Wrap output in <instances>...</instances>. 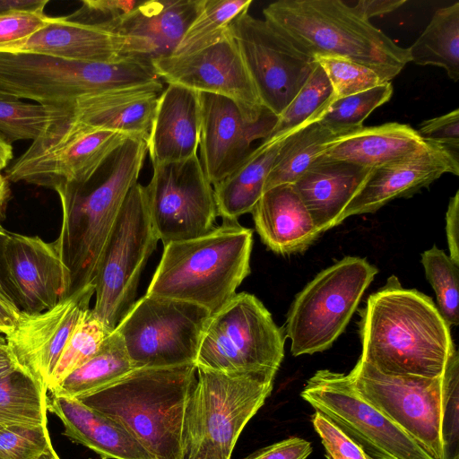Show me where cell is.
I'll use <instances>...</instances> for the list:
<instances>
[{
    "label": "cell",
    "mask_w": 459,
    "mask_h": 459,
    "mask_svg": "<svg viewBox=\"0 0 459 459\" xmlns=\"http://www.w3.org/2000/svg\"><path fill=\"white\" fill-rule=\"evenodd\" d=\"M359 359L383 374L439 377L455 350L433 300L405 289L394 275L371 294L360 312Z\"/></svg>",
    "instance_id": "cell-1"
},
{
    "label": "cell",
    "mask_w": 459,
    "mask_h": 459,
    "mask_svg": "<svg viewBox=\"0 0 459 459\" xmlns=\"http://www.w3.org/2000/svg\"><path fill=\"white\" fill-rule=\"evenodd\" d=\"M147 152L145 141L129 136L86 182L56 191L62 208L56 241L70 274L69 296L93 284L104 247L138 182Z\"/></svg>",
    "instance_id": "cell-2"
},
{
    "label": "cell",
    "mask_w": 459,
    "mask_h": 459,
    "mask_svg": "<svg viewBox=\"0 0 459 459\" xmlns=\"http://www.w3.org/2000/svg\"><path fill=\"white\" fill-rule=\"evenodd\" d=\"M195 363L135 368L91 394L75 398L122 424L153 459H185Z\"/></svg>",
    "instance_id": "cell-3"
},
{
    "label": "cell",
    "mask_w": 459,
    "mask_h": 459,
    "mask_svg": "<svg viewBox=\"0 0 459 459\" xmlns=\"http://www.w3.org/2000/svg\"><path fill=\"white\" fill-rule=\"evenodd\" d=\"M266 22L312 56L368 66L391 82L411 62L408 48L341 0H280L263 10Z\"/></svg>",
    "instance_id": "cell-4"
},
{
    "label": "cell",
    "mask_w": 459,
    "mask_h": 459,
    "mask_svg": "<svg viewBox=\"0 0 459 459\" xmlns=\"http://www.w3.org/2000/svg\"><path fill=\"white\" fill-rule=\"evenodd\" d=\"M253 230L223 220L208 233L164 246L146 294L190 302L211 314L250 273Z\"/></svg>",
    "instance_id": "cell-5"
},
{
    "label": "cell",
    "mask_w": 459,
    "mask_h": 459,
    "mask_svg": "<svg viewBox=\"0 0 459 459\" xmlns=\"http://www.w3.org/2000/svg\"><path fill=\"white\" fill-rule=\"evenodd\" d=\"M158 80L146 59L107 63L0 53V91L40 104L71 105L82 96Z\"/></svg>",
    "instance_id": "cell-6"
},
{
    "label": "cell",
    "mask_w": 459,
    "mask_h": 459,
    "mask_svg": "<svg viewBox=\"0 0 459 459\" xmlns=\"http://www.w3.org/2000/svg\"><path fill=\"white\" fill-rule=\"evenodd\" d=\"M275 375L197 368L186 419L185 459H230L243 429L270 396Z\"/></svg>",
    "instance_id": "cell-7"
},
{
    "label": "cell",
    "mask_w": 459,
    "mask_h": 459,
    "mask_svg": "<svg viewBox=\"0 0 459 459\" xmlns=\"http://www.w3.org/2000/svg\"><path fill=\"white\" fill-rule=\"evenodd\" d=\"M378 270L366 259L345 256L320 272L293 300L285 336L295 357L329 349L342 333Z\"/></svg>",
    "instance_id": "cell-8"
},
{
    "label": "cell",
    "mask_w": 459,
    "mask_h": 459,
    "mask_svg": "<svg viewBox=\"0 0 459 459\" xmlns=\"http://www.w3.org/2000/svg\"><path fill=\"white\" fill-rule=\"evenodd\" d=\"M284 328L274 323L253 294L236 293L212 314L204 330L195 365L226 372H277L284 357Z\"/></svg>",
    "instance_id": "cell-9"
},
{
    "label": "cell",
    "mask_w": 459,
    "mask_h": 459,
    "mask_svg": "<svg viewBox=\"0 0 459 459\" xmlns=\"http://www.w3.org/2000/svg\"><path fill=\"white\" fill-rule=\"evenodd\" d=\"M159 238L153 229L144 186L128 192L100 256L91 308L109 333L135 302L141 273Z\"/></svg>",
    "instance_id": "cell-10"
},
{
    "label": "cell",
    "mask_w": 459,
    "mask_h": 459,
    "mask_svg": "<svg viewBox=\"0 0 459 459\" xmlns=\"http://www.w3.org/2000/svg\"><path fill=\"white\" fill-rule=\"evenodd\" d=\"M211 315L190 302L145 294L135 300L115 331L135 368L195 364Z\"/></svg>",
    "instance_id": "cell-11"
},
{
    "label": "cell",
    "mask_w": 459,
    "mask_h": 459,
    "mask_svg": "<svg viewBox=\"0 0 459 459\" xmlns=\"http://www.w3.org/2000/svg\"><path fill=\"white\" fill-rule=\"evenodd\" d=\"M127 137L120 132L85 126L73 115L32 141L5 170V178L55 191L82 184Z\"/></svg>",
    "instance_id": "cell-12"
},
{
    "label": "cell",
    "mask_w": 459,
    "mask_h": 459,
    "mask_svg": "<svg viewBox=\"0 0 459 459\" xmlns=\"http://www.w3.org/2000/svg\"><path fill=\"white\" fill-rule=\"evenodd\" d=\"M300 396L373 459H433L413 438L370 404L350 374L317 370Z\"/></svg>",
    "instance_id": "cell-13"
},
{
    "label": "cell",
    "mask_w": 459,
    "mask_h": 459,
    "mask_svg": "<svg viewBox=\"0 0 459 459\" xmlns=\"http://www.w3.org/2000/svg\"><path fill=\"white\" fill-rule=\"evenodd\" d=\"M370 404L413 438L433 459H446L442 376H391L359 359L349 373Z\"/></svg>",
    "instance_id": "cell-14"
},
{
    "label": "cell",
    "mask_w": 459,
    "mask_h": 459,
    "mask_svg": "<svg viewBox=\"0 0 459 459\" xmlns=\"http://www.w3.org/2000/svg\"><path fill=\"white\" fill-rule=\"evenodd\" d=\"M230 31L262 105L279 117L311 75L316 59L248 11L232 21Z\"/></svg>",
    "instance_id": "cell-15"
},
{
    "label": "cell",
    "mask_w": 459,
    "mask_h": 459,
    "mask_svg": "<svg viewBox=\"0 0 459 459\" xmlns=\"http://www.w3.org/2000/svg\"><path fill=\"white\" fill-rule=\"evenodd\" d=\"M144 186L153 229L163 245L211 231L218 216L212 185L197 155L152 166Z\"/></svg>",
    "instance_id": "cell-16"
},
{
    "label": "cell",
    "mask_w": 459,
    "mask_h": 459,
    "mask_svg": "<svg viewBox=\"0 0 459 459\" xmlns=\"http://www.w3.org/2000/svg\"><path fill=\"white\" fill-rule=\"evenodd\" d=\"M167 83L233 100L249 121L261 119L268 111L259 99L236 40L229 32L219 41L186 56H169L152 61Z\"/></svg>",
    "instance_id": "cell-17"
},
{
    "label": "cell",
    "mask_w": 459,
    "mask_h": 459,
    "mask_svg": "<svg viewBox=\"0 0 459 459\" xmlns=\"http://www.w3.org/2000/svg\"><path fill=\"white\" fill-rule=\"evenodd\" d=\"M94 292V284H90L43 312L21 311L13 328L4 337L15 366L47 389L65 346L91 309Z\"/></svg>",
    "instance_id": "cell-18"
},
{
    "label": "cell",
    "mask_w": 459,
    "mask_h": 459,
    "mask_svg": "<svg viewBox=\"0 0 459 459\" xmlns=\"http://www.w3.org/2000/svg\"><path fill=\"white\" fill-rule=\"evenodd\" d=\"M2 272L21 311L43 312L69 297L70 274L56 240L9 232L2 252Z\"/></svg>",
    "instance_id": "cell-19"
},
{
    "label": "cell",
    "mask_w": 459,
    "mask_h": 459,
    "mask_svg": "<svg viewBox=\"0 0 459 459\" xmlns=\"http://www.w3.org/2000/svg\"><path fill=\"white\" fill-rule=\"evenodd\" d=\"M201 107L200 161L214 186L231 174L253 151L251 144L271 134L278 117L268 111L255 122L223 96L199 92Z\"/></svg>",
    "instance_id": "cell-20"
},
{
    "label": "cell",
    "mask_w": 459,
    "mask_h": 459,
    "mask_svg": "<svg viewBox=\"0 0 459 459\" xmlns=\"http://www.w3.org/2000/svg\"><path fill=\"white\" fill-rule=\"evenodd\" d=\"M0 53L90 62L114 63L130 58L152 61L146 41L74 22L67 16L51 17L30 37L0 46Z\"/></svg>",
    "instance_id": "cell-21"
},
{
    "label": "cell",
    "mask_w": 459,
    "mask_h": 459,
    "mask_svg": "<svg viewBox=\"0 0 459 459\" xmlns=\"http://www.w3.org/2000/svg\"><path fill=\"white\" fill-rule=\"evenodd\" d=\"M459 175V161L440 146L426 142L424 147L396 161L372 169L359 193L338 220L374 212L390 201L410 197L443 174Z\"/></svg>",
    "instance_id": "cell-22"
},
{
    "label": "cell",
    "mask_w": 459,
    "mask_h": 459,
    "mask_svg": "<svg viewBox=\"0 0 459 459\" xmlns=\"http://www.w3.org/2000/svg\"><path fill=\"white\" fill-rule=\"evenodd\" d=\"M163 90L158 80L82 96L74 101V115L85 126L120 132L148 143Z\"/></svg>",
    "instance_id": "cell-23"
},
{
    "label": "cell",
    "mask_w": 459,
    "mask_h": 459,
    "mask_svg": "<svg viewBox=\"0 0 459 459\" xmlns=\"http://www.w3.org/2000/svg\"><path fill=\"white\" fill-rule=\"evenodd\" d=\"M201 134L199 92L168 83L158 100L147 143L152 166L197 155Z\"/></svg>",
    "instance_id": "cell-24"
},
{
    "label": "cell",
    "mask_w": 459,
    "mask_h": 459,
    "mask_svg": "<svg viewBox=\"0 0 459 459\" xmlns=\"http://www.w3.org/2000/svg\"><path fill=\"white\" fill-rule=\"evenodd\" d=\"M372 169L320 156L293 184L316 230L338 225L344 209L359 193Z\"/></svg>",
    "instance_id": "cell-25"
},
{
    "label": "cell",
    "mask_w": 459,
    "mask_h": 459,
    "mask_svg": "<svg viewBox=\"0 0 459 459\" xmlns=\"http://www.w3.org/2000/svg\"><path fill=\"white\" fill-rule=\"evenodd\" d=\"M47 406L61 420L64 436L103 459H153L122 424L75 398L51 394Z\"/></svg>",
    "instance_id": "cell-26"
},
{
    "label": "cell",
    "mask_w": 459,
    "mask_h": 459,
    "mask_svg": "<svg viewBox=\"0 0 459 459\" xmlns=\"http://www.w3.org/2000/svg\"><path fill=\"white\" fill-rule=\"evenodd\" d=\"M252 214L263 243L277 254L301 252L321 234L291 184L264 191Z\"/></svg>",
    "instance_id": "cell-27"
},
{
    "label": "cell",
    "mask_w": 459,
    "mask_h": 459,
    "mask_svg": "<svg viewBox=\"0 0 459 459\" xmlns=\"http://www.w3.org/2000/svg\"><path fill=\"white\" fill-rule=\"evenodd\" d=\"M202 4L203 0L140 1L121 21L117 33L146 41L152 62L172 56Z\"/></svg>",
    "instance_id": "cell-28"
},
{
    "label": "cell",
    "mask_w": 459,
    "mask_h": 459,
    "mask_svg": "<svg viewBox=\"0 0 459 459\" xmlns=\"http://www.w3.org/2000/svg\"><path fill=\"white\" fill-rule=\"evenodd\" d=\"M425 144L411 126L390 122L363 126L330 145L322 156L375 169L403 159Z\"/></svg>",
    "instance_id": "cell-29"
},
{
    "label": "cell",
    "mask_w": 459,
    "mask_h": 459,
    "mask_svg": "<svg viewBox=\"0 0 459 459\" xmlns=\"http://www.w3.org/2000/svg\"><path fill=\"white\" fill-rule=\"evenodd\" d=\"M282 139L253 149L231 174L213 186L218 216L222 220L238 221L239 216L252 212L264 193Z\"/></svg>",
    "instance_id": "cell-30"
},
{
    "label": "cell",
    "mask_w": 459,
    "mask_h": 459,
    "mask_svg": "<svg viewBox=\"0 0 459 459\" xmlns=\"http://www.w3.org/2000/svg\"><path fill=\"white\" fill-rule=\"evenodd\" d=\"M321 114L283 137L264 192L275 186L293 184L330 145L355 133L333 129L320 120Z\"/></svg>",
    "instance_id": "cell-31"
},
{
    "label": "cell",
    "mask_w": 459,
    "mask_h": 459,
    "mask_svg": "<svg viewBox=\"0 0 459 459\" xmlns=\"http://www.w3.org/2000/svg\"><path fill=\"white\" fill-rule=\"evenodd\" d=\"M134 369L122 337L114 330L104 339L96 353L68 375L50 394L79 398L115 383Z\"/></svg>",
    "instance_id": "cell-32"
},
{
    "label": "cell",
    "mask_w": 459,
    "mask_h": 459,
    "mask_svg": "<svg viewBox=\"0 0 459 459\" xmlns=\"http://www.w3.org/2000/svg\"><path fill=\"white\" fill-rule=\"evenodd\" d=\"M411 62L443 68L459 79V2L437 10L422 33L407 48Z\"/></svg>",
    "instance_id": "cell-33"
},
{
    "label": "cell",
    "mask_w": 459,
    "mask_h": 459,
    "mask_svg": "<svg viewBox=\"0 0 459 459\" xmlns=\"http://www.w3.org/2000/svg\"><path fill=\"white\" fill-rule=\"evenodd\" d=\"M47 392L43 384L16 367L0 378V425L46 427Z\"/></svg>",
    "instance_id": "cell-34"
},
{
    "label": "cell",
    "mask_w": 459,
    "mask_h": 459,
    "mask_svg": "<svg viewBox=\"0 0 459 459\" xmlns=\"http://www.w3.org/2000/svg\"><path fill=\"white\" fill-rule=\"evenodd\" d=\"M74 104L29 103L0 99V136L9 144L18 140H37L54 126L74 115Z\"/></svg>",
    "instance_id": "cell-35"
},
{
    "label": "cell",
    "mask_w": 459,
    "mask_h": 459,
    "mask_svg": "<svg viewBox=\"0 0 459 459\" xmlns=\"http://www.w3.org/2000/svg\"><path fill=\"white\" fill-rule=\"evenodd\" d=\"M252 0H203L201 9L172 56H186L221 39L232 21L248 11Z\"/></svg>",
    "instance_id": "cell-36"
},
{
    "label": "cell",
    "mask_w": 459,
    "mask_h": 459,
    "mask_svg": "<svg viewBox=\"0 0 459 459\" xmlns=\"http://www.w3.org/2000/svg\"><path fill=\"white\" fill-rule=\"evenodd\" d=\"M334 99L332 85L316 63L311 75L278 117L271 134L261 143L278 141L320 115Z\"/></svg>",
    "instance_id": "cell-37"
},
{
    "label": "cell",
    "mask_w": 459,
    "mask_h": 459,
    "mask_svg": "<svg viewBox=\"0 0 459 459\" xmlns=\"http://www.w3.org/2000/svg\"><path fill=\"white\" fill-rule=\"evenodd\" d=\"M394 88L386 82L375 88L341 99H333L319 117L335 130L356 132L376 108L389 101Z\"/></svg>",
    "instance_id": "cell-38"
},
{
    "label": "cell",
    "mask_w": 459,
    "mask_h": 459,
    "mask_svg": "<svg viewBox=\"0 0 459 459\" xmlns=\"http://www.w3.org/2000/svg\"><path fill=\"white\" fill-rule=\"evenodd\" d=\"M426 277L435 290L437 309L449 326L459 324V265L436 246L421 255Z\"/></svg>",
    "instance_id": "cell-39"
},
{
    "label": "cell",
    "mask_w": 459,
    "mask_h": 459,
    "mask_svg": "<svg viewBox=\"0 0 459 459\" xmlns=\"http://www.w3.org/2000/svg\"><path fill=\"white\" fill-rule=\"evenodd\" d=\"M110 333L90 309L65 346L48 385L50 393L99 350Z\"/></svg>",
    "instance_id": "cell-40"
},
{
    "label": "cell",
    "mask_w": 459,
    "mask_h": 459,
    "mask_svg": "<svg viewBox=\"0 0 459 459\" xmlns=\"http://www.w3.org/2000/svg\"><path fill=\"white\" fill-rule=\"evenodd\" d=\"M325 73L334 99H341L381 85L386 81L372 68L338 56L315 57Z\"/></svg>",
    "instance_id": "cell-41"
},
{
    "label": "cell",
    "mask_w": 459,
    "mask_h": 459,
    "mask_svg": "<svg viewBox=\"0 0 459 459\" xmlns=\"http://www.w3.org/2000/svg\"><path fill=\"white\" fill-rule=\"evenodd\" d=\"M442 379L444 387L443 440L445 455L446 459H453L459 455V355L456 349L448 358Z\"/></svg>",
    "instance_id": "cell-42"
},
{
    "label": "cell",
    "mask_w": 459,
    "mask_h": 459,
    "mask_svg": "<svg viewBox=\"0 0 459 459\" xmlns=\"http://www.w3.org/2000/svg\"><path fill=\"white\" fill-rule=\"evenodd\" d=\"M52 446L46 427L0 425V459H38Z\"/></svg>",
    "instance_id": "cell-43"
},
{
    "label": "cell",
    "mask_w": 459,
    "mask_h": 459,
    "mask_svg": "<svg viewBox=\"0 0 459 459\" xmlns=\"http://www.w3.org/2000/svg\"><path fill=\"white\" fill-rule=\"evenodd\" d=\"M134 0H84L68 19L117 33L121 21L139 4Z\"/></svg>",
    "instance_id": "cell-44"
},
{
    "label": "cell",
    "mask_w": 459,
    "mask_h": 459,
    "mask_svg": "<svg viewBox=\"0 0 459 459\" xmlns=\"http://www.w3.org/2000/svg\"><path fill=\"white\" fill-rule=\"evenodd\" d=\"M46 4L0 13V46L24 39L47 24L51 17L44 12Z\"/></svg>",
    "instance_id": "cell-45"
},
{
    "label": "cell",
    "mask_w": 459,
    "mask_h": 459,
    "mask_svg": "<svg viewBox=\"0 0 459 459\" xmlns=\"http://www.w3.org/2000/svg\"><path fill=\"white\" fill-rule=\"evenodd\" d=\"M417 132L425 142L440 146L459 161V108L422 121Z\"/></svg>",
    "instance_id": "cell-46"
},
{
    "label": "cell",
    "mask_w": 459,
    "mask_h": 459,
    "mask_svg": "<svg viewBox=\"0 0 459 459\" xmlns=\"http://www.w3.org/2000/svg\"><path fill=\"white\" fill-rule=\"evenodd\" d=\"M311 422L325 449L327 459H366L362 449L322 413L315 411Z\"/></svg>",
    "instance_id": "cell-47"
},
{
    "label": "cell",
    "mask_w": 459,
    "mask_h": 459,
    "mask_svg": "<svg viewBox=\"0 0 459 459\" xmlns=\"http://www.w3.org/2000/svg\"><path fill=\"white\" fill-rule=\"evenodd\" d=\"M311 453L312 446L308 441L291 437L263 447L245 459H307Z\"/></svg>",
    "instance_id": "cell-48"
},
{
    "label": "cell",
    "mask_w": 459,
    "mask_h": 459,
    "mask_svg": "<svg viewBox=\"0 0 459 459\" xmlns=\"http://www.w3.org/2000/svg\"><path fill=\"white\" fill-rule=\"evenodd\" d=\"M459 191L450 198L446 213V232L449 249V257L459 265Z\"/></svg>",
    "instance_id": "cell-49"
},
{
    "label": "cell",
    "mask_w": 459,
    "mask_h": 459,
    "mask_svg": "<svg viewBox=\"0 0 459 459\" xmlns=\"http://www.w3.org/2000/svg\"><path fill=\"white\" fill-rule=\"evenodd\" d=\"M405 2V0H360L352 7L361 17L369 21L373 17L394 12Z\"/></svg>",
    "instance_id": "cell-50"
},
{
    "label": "cell",
    "mask_w": 459,
    "mask_h": 459,
    "mask_svg": "<svg viewBox=\"0 0 459 459\" xmlns=\"http://www.w3.org/2000/svg\"><path fill=\"white\" fill-rule=\"evenodd\" d=\"M21 309L7 295L0 291V333L6 335L13 328Z\"/></svg>",
    "instance_id": "cell-51"
},
{
    "label": "cell",
    "mask_w": 459,
    "mask_h": 459,
    "mask_svg": "<svg viewBox=\"0 0 459 459\" xmlns=\"http://www.w3.org/2000/svg\"><path fill=\"white\" fill-rule=\"evenodd\" d=\"M48 3V0H0V13L35 8Z\"/></svg>",
    "instance_id": "cell-52"
},
{
    "label": "cell",
    "mask_w": 459,
    "mask_h": 459,
    "mask_svg": "<svg viewBox=\"0 0 459 459\" xmlns=\"http://www.w3.org/2000/svg\"><path fill=\"white\" fill-rule=\"evenodd\" d=\"M16 368V366L11 359L6 345L0 349V378L9 374Z\"/></svg>",
    "instance_id": "cell-53"
},
{
    "label": "cell",
    "mask_w": 459,
    "mask_h": 459,
    "mask_svg": "<svg viewBox=\"0 0 459 459\" xmlns=\"http://www.w3.org/2000/svg\"><path fill=\"white\" fill-rule=\"evenodd\" d=\"M8 234H9V231L4 230L3 228V226L0 224V291H2L3 293H4L5 295H7L11 298V296L6 289V286L4 284V278H3V272H2V252H3V247L4 245V242L8 237Z\"/></svg>",
    "instance_id": "cell-54"
},
{
    "label": "cell",
    "mask_w": 459,
    "mask_h": 459,
    "mask_svg": "<svg viewBox=\"0 0 459 459\" xmlns=\"http://www.w3.org/2000/svg\"><path fill=\"white\" fill-rule=\"evenodd\" d=\"M13 159V148L4 138L0 136V163L5 168Z\"/></svg>",
    "instance_id": "cell-55"
},
{
    "label": "cell",
    "mask_w": 459,
    "mask_h": 459,
    "mask_svg": "<svg viewBox=\"0 0 459 459\" xmlns=\"http://www.w3.org/2000/svg\"><path fill=\"white\" fill-rule=\"evenodd\" d=\"M9 195V186L7 178L0 173V207L5 202Z\"/></svg>",
    "instance_id": "cell-56"
},
{
    "label": "cell",
    "mask_w": 459,
    "mask_h": 459,
    "mask_svg": "<svg viewBox=\"0 0 459 459\" xmlns=\"http://www.w3.org/2000/svg\"><path fill=\"white\" fill-rule=\"evenodd\" d=\"M38 459H60L53 446H50L44 454H42Z\"/></svg>",
    "instance_id": "cell-57"
},
{
    "label": "cell",
    "mask_w": 459,
    "mask_h": 459,
    "mask_svg": "<svg viewBox=\"0 0 459 459\" xmlns=\"http://www.w3.org/2000/svg\"><path fill=\"white\" fill-rule=\"evenodd\" d=\"M5 345H6L5 338H4V337L0 336V349H2L3 347H4Z\"/></svg>",
    "instance_id": "cell-58"
},
{
    "label": "cell",
    "mask_w": 459,
    "mask_h": 459,
    "mask_svg": "<svg viewBox=\"0 0 459 459\" xmlns=\"http://www.w3.org/2000/svg\"><path fill=\"white\" fill-rule=\"evenodd\" d=\"M10 98H13V97H11L9 95H6V94H4V93L0 91V99H10Z\"/></svg>",
    "instance_id": "cell-59"
},
{
    "label": "cell",
    "mask_w": 459,
    "mask_h": 459,
    "mask_svg": "<svg viewBox=\"0 0 459 459\" xmlns=\"http://www.w3.org/2000/svg\"><path fill=\"white\" fill-rule=\"evenodd\" d=\"M4 167L0 163V171L4 169Z\"/></svg>",
    "instance_id": "cell-60"
},
{
    "label": "cell",
    "mask_w": 459,
    "mask_h": 459,
    "mask_svg": "<svg viewBox=\"0 0 459 459\" xmlns=\"http://www.w3.org/2000/svg\"><path fill=\"white\" fill-rule=\"evenodd\" d=\"M453 459H459V455L455 456Z\"/></svg>",
    "instance_id": "cell-61"
},
{
    "label": "cell",
    "mask_w": 459,
    "mask_h": 459,
    "mask_svg": "<svg viewBox=\"0 0 459 459\" xmlns=\"http://www.w3.org/2000/svg\"><path fill=\"white\" fill-rule=\"evenodd\" d=\"M366 459H373V458H370L369 456H368V455H366Z\"/></svg>",
    "instance_id": "cell-62"
}]
</instances>
